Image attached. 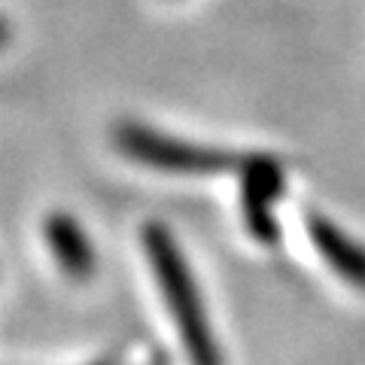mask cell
<instances>
[{"label": "cell", "instance_id": "3", "mask_svg": "<svg viewBox=\"0 0 365 365\" xmlns=\"http://www.w3.org/2000/svg\"><path fill=\"white\" fill-rule=\"evenodd\" d=\"M46 232L52 235L55 256H58L64 271L73 274V277H86L91 271V250L86 244L83 232L76 228V222H67V216H52V222L46 225Z\"/></svg>", "mask_w": 365, "mask_h": 365}, {"label": "cell", "instance_id": "2", "mask_svg": "<svg viewBox=\"0 0 365 365\" xmlns=\"http://www.w3.org/2000/svg\"><path fill=\"white\" fill-rule=\"evenodd\" d=\"M311 235H314L317 247L323 250V256L335 265L338 274H344L356 287H365V250L353 247V241H347L344 235H338L335 228L323 222L319 216L311 220Z\"/></svg>", "mask_w": 365, "mask_h": 365}, {"label": "cell", "instance_id": "1", "mask_svg": "<svg viewBox=\"0 0 365 365\" xmlns=\"http://www.w3.org/2000/svg\"><path fill=\"white\" fill-rule=\"evenodd\" d=\"M150 256L155 262V271H158V280H162L168 302L180 319V329H182V338H186L192 359L198 365H220L210 329L204 323V311L198 304V295L192 292L189 271L182 265V259L177 256L174 244H170L158 228H150Z\"/></svg>", "mask_w": 365, "mask_h": 365}]
</instances>
